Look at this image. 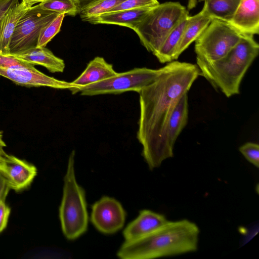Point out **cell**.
Masks as SVG:
<instances>
[{"mask_svg": "<svg viewBox=\"0 0 259 259\" xmlns=\"http://www.w3.org/2000/svg\"><path fill=\"white\" fill-rule=\"evenodd\" d=\"M25 1H26L29 4H30L32 6H33V5L34 4H37L38 3H41L43 1H44L45 0H25Z\"/></svg>", "mask_w": 259, "mask_h": 259, "instance_id": "cell-34", "label": "cell"}, {"mask_svg": "<svg viewBox=\"0 0 259 259\" xmlns=\"http://www.w3.org/2000/svg\"><path fill=\"white\" fill-rule=\"evenodd\" d=\"M0 75L16 84L28 87H47L68 90L76 87L72 82L59 80L42 73L33 65L16 69L0 68Z\"/></svg>", "mask_w": 259, "mask_h": 259, "instance_id": "cell-11", "label": "cell"}, {"mask_svg": "<svg viewBox=\"0 0 259 259\" xmlns=\"http://www.w3.org/2000/svg\"><path fill=\"white\" fill-rule=\"evenodd\" d=\"M59 14L44 10L38 4L29 8L15 28L9 46L10 55L36 47L40 30Z\"/></svg>", "mask_w": 259, "mask_h": 259, "instance_id": "cell-8", "label": "cell"}, {"mask_svg": "<svg viewBox=\"0 0 259 259\" xmlns=\"http://www.w3.org/2000/svg\"><path fill=\"white\" fill-rule=\"evenodd\" d=\"M151 8L108 12L92 19L93 24H104L125 26L134 30Z\"/></svg>", "mask_w": 259, "mask_h": 259, "instance_id": "cell-16", "label": "cell"}, {"mask_svg": "<svg viewBox=\"0 0 259 259\" xmlns=\"http://www.w3.org/2000/svg\"><path fill=\"white\" fill-rule=\"evenodd\" d=\"M163 67L154 69L147 67L135 68L117 73L106 79L83 87L69 89L72 94L80 93L83 96L102 94H119L133 91L138 93L144 88L155 81L161 74Z\"/></svg>", "mask_w": 259, "mask_h": 259, "instance_id": "cell-6", "label": "cell"}, {"mask_svg": "<svg viewBox=\"0 0 259 259\" xmlns=\"http://www.w3.org/2000/svg\"><path fill=\"white\" fill-rule=\"evenodd\" d=\"M19 4L18 0H0V19L10 8Z\"/></svg>", "mask_w": 259, "mask_h": 259, "instance_id": "cell-29", "label": "cell"}, {"mask_svg": "<svg viewBox=\"0 0 259 259\" xmlns=\"http://www.w3.org/2000/svg\"><path fill=\"white\" fill-rule=\"evenodd\" d=\"M199 76L196 64L174 60L166 63L159 76L138 93L140 116L137 138L150 169L173 157L165 143L167 123L176 105Z\"/></svg>", "mask_w": 259, "mask_h": 259, "instance_id": "cell-1", "label": "cell"}, {"mask_svg": "<svg viewBox=\"0 0 259 259\" xmlns=\"http://www.w3.org/2000/svg\"><path fill=\"white\" fill-rule=\"evenodd\" d=\"M188 119V98L185 94L173 110L168 120L166 132L165 143L169 153L174 156L175 142L187 123Z\"/></svg>", "mask_w": 259, "mask_h": 259, "instance_id": "cell-15", "label": "cell"}, {"mask_svg": "<svg viewBox=\"0 0 259 259\" xmlns=\"http://www.w3.org/2000/svg\"><path fill=\"white\" fill-rule=\"evenodd\" d=\"M77 5L79 13L84 8L98 0H73Z\"/></svg>", "mask_w": 259, "mask_h": 259, "instance_id": "cell-31", "label": "cell"}, {"mask_svg": "<svg viewBox=\"0 0 259 259\" xmlns=\"http://www.w3.org/2000/svg\"><path fill=\"white\" fill-rule=\"evenodd\" d=\"M202 13L211 19L228 22L232 17L241 0H204Z\"/></svg>", "mask_w": 259, "mask_h": 259, "instance_id": "cell-20", "label": "cell"}, {"mask_svg": "<svg viewBox=\"0 0 259 259\" xmlns=\"http://www.w3.org/2000/svg\"><path fill=\"white\" fill-rule=\"evenodd\" d=\"M65 15L59 14L40 31L37 47H46L48 43L59 32Z\"/></svg>", "mask_w": 259, "mask_h": 259, "instance_id": "cell-24", "label": "cell"}, {"mask_svg": "<svg viewBox=\"0 0 259 259\" xmlns=\"http://www.w3.org/2000/svg\"><path fill=\"white\" fill-rule=\"evenodd\" d=\"M159 4V3L157 0H126L113 8L109 12L143 8H151Z\"/></svg>", "mask_w": 259, "mask_h": 259, "instance_id": "cell-26", "label": "cell"}, {"mask_svg": "<svg viewBox=\"0 0 259 259\" xmlns=\"http://www.w3.org/2000/svg\"><path fill=\"white\" fill-rule=\"evenodd\" d=\"M189 15L178 2H167L152 7L134 29L141 44L154 55L168 34Z\"/></svg>", "mask_w": 259, "mask_h": 259, "instance_id": "cell-4", "label": "cell"}, {"mask_svg": "<svg viewBox=\"0 0 259 259\" xmlns=\"http://www.w3.org/2000/svg\"><path fill=\"white\" fill-rule=\"evenodd\" d=\"M117 72L112 64L97 56L90 61L82 72L72 82L76 87L92 84L115 75Z\"/></svg>", "mask_w": 259, "mask_h": 259, "instance_id": "cell-18", "label": "cell"}, {"mask_svg": "<svg viewBox=\"0 0 259 259\" xmlns=\"http://www.w3.org/2000/svg\"><path fill=\"white\" fill-rule=\"evenodd\" d=\"M189 15L168 34L158 51L154 55L161 63L174 61V55L188 22Z\"/></svg>", "mask_w": 259, "mask_h": 259, "instance_id": "cell-21", "label": "cell"}, {"mask_svg": "<svg viewBox=\"0 0 259 259\" xmlns=\"http://www.w3.org/2000/svg\"><path fill=\"white\" fill-rule=\"evenodd\" d=\"M211 20L201 11L194 16H189L187 23L174 55V60H177L181 54L198 38Z\"/></svg>", "mask_w": 259, "mask_h": 259, "instance_id": "cell-19", "label": "cell"}, {"mask_svg": "<svg viewBox=\"0 0 259 259\" xmlns=\"http://www.w3.org/2000/svg\"><path fill=\"white\" fill-rule=\"evenodd\" d=\"M38 5L44 10L64 13L67 16L74 17L79 14L78 7L73 0H45Z\"/></svg>", "mask_w": 259, "mask_h": 259, "instance_id": "cell-23", "label": "cell"}, {"mask_svg": "<svg viewBox=\"0 0 259 259\" xmlns=\"http://www.w3.org/2000/svg\"><path fill=\"white\" fill-rule=\"evenodd\" d=\"M238 32L259 34V0H241L232 18L227 22Z\"/></svg>", "mask_w": 259, "mask_h": 259, "instance_id": "cell-12", "label": "cell"}, {"mask_svg": "<svg viewBox=\"0 0 259 259\" xmlns=\"http://www.w3.org/2000/svg\"><path fill=\"white\" fill-rule=\"evenodd\" d=\"M199 233L198 226L188 220L168 221L144 237L125 241L117 256L122 259H151L194 252Z\"/></svg>", "mask_w": 259, "mask_h": 259, "instance_id": "cell-2", "label": "cell"}, {"mask_svg": "<svg viewBox=\"0 0 259 259\" xmlns=\"http://www.w3.org/2000/svg\"><path fill=\"white\" fill-rule=\"evenodd\" d=\"M5 147H6V144L3 140V132L0 131V158L7 154L4 150Z\"/></svg>", "mask_w": 259, "mask_h": 259, "instance_id": "cell-32", "label": "cell"}, {"mask_svg": "<svg viewBox=\"0 0 259 259\" xmlns=\"http://www.w3.org/2000/svg\"><path fill=\"white\" fill-rule=\"evenodd\" d=\"M126 0H98L80 12L79 15L83 21L89 22L98 16L110 11Z\"/></svg>", "mask_w": 259, "mask_h": 259, "instance_id": "cell-22", "label": "cell"}, {"mask_svg": "<svg viewBox=\"0 0 259 259\" xmlns=\"http://www.w3.org/2000/svg\"><path fill=\"white\" fill-rule=\"evenodd\" d=\"M10 188L0 174V202L5 200Z\"/></svg>", "mask_w": 259, "mask_h": 259, "instance_id": "cell-30", "label": "cell"}, {"mask_svg": "<svg viewBox=\"0 0 259 259\" xmlns=\"http://www.w3.org/2000/svg\"><path fill=\"white\" fill-rule=\"evenodd\" d=\"M35 66L26 62L19 60L16 57L9 55L0 54V68L5 69H16Z\"/></svg>", "mask_w": 259, "mask_h": 259, "instance_id": "cell-27", "label": "cell"}, {"mask_svg": "<svg viewBox=\"0 0 259 259\" xmlns=\"http://www.w3.org/2000/svg\"><path fill=\"white\" fill-rule=\"evenodd\" d=\"M243 35L227 22L212 19L195 41L196 59L205 62L220 59L238 44Z\"/></svg>", "mask_w": 259, "mask_h": 259, "instance_id": "cell-7", "label": "cell"}, {"mask_svg": "<svg viewBox=\"0 0 259 259\" xmlns=\"http://www.w3.org/2000/svg\"><path fill=\"white\" fill-rule=\"evenodd\" d=\"M31 64L40 65L50 72H63L65 64L63 59L56 56L46 47H35L22 53L11 55Z\"/></svg>", "mask_w": 259, "mask_h": 259, "instance_id": "cell-17", "label": "cell"}, {"mask_svg": "<svg viewBox=\"0 0 259 259\" xmlns=\"http://www.w3.org/2000/svg\"><path fill=\"white\" fill-rule=\"evenodd\" d=\"M32 7L25 0L10 8L0 19V54L10 55V44L15 28L22 16Z\"/></svg>", "mask_w": 259, "mask_h": 259, "instance_id": "cell-14", "label": "cell"}, {"mask_svg": "<svg viewBox=\"0 0 259 259\" xmlns=\"http://www.w3.org/2000/svg\"><path fill=\"white\" fill-rule=\"evenodd\" d=\"M0 174L10 189L20 192L30 185L37 169L25 160L7 154L0 158Z\"/></svg>", "mask_w": 259, "mask_h": 259, "instance_id": "cell-10", "label": "cell"}, {"mask_svg": "<svg viewBox=\"0 0 259 259\" xmlns=\"http://www.w3.org/2000/svg\"><path fill=\"white\" fill-rule=\"evenodd\" d=\"M204 0H188L187 8L188 10H191L196 8L198 4Z\"/></svg>", "mask_w": 259, "mask_h": 259, "instance_id": "cell-33", "label": "cell"}, {"mask_svg": "<svg viewBox=\"0 0 259 259\" xmlns=\"http://www.w3.org/2000/svg\"><path fill=\"white\" fill-rule=\"evenodd\" d=\"M259 45L253 35L244 34L225 56L212 62L196 59L200 75L229 98L240 93L245 73L258 56Z\"/></svg>", "mask_w": 259, "mask_h": 259, "instance_id": "cell-3", "label": "cell"}, {"mask_svg": "<svg viewBox=\"0 0 259 259\" xmlns=\"http://www.w3.org/2000/svg\"><path fill=\"white\" fill-rule=\"evenodd\" d=\"M165 216L150 210L144 209L123 231L125 241H132L146 236L168 222Z\"/></svg>", "mask_w": 259, "mask_h": 259, "instance_id": "cell-13", "label": "cell"}, {"mask_svg": "<svg viewBox=\"0 0 259 259\" xmlns=\"http://www.w3.org/2000/svg\"><path fill=\"white\" fill-rule=\"evenodd\" d=\"M126 213L116 199L104 196L92 206L91 221L94 226L104 234H112L121 229Z\"/></svg>", "mask_w": 259, "mask_h": 259, "instance_id": "cell-9", "label": "cell"}, {"mask_svg": "<svg viewBox=\"0 0 259 259\" xmlns=\"http://www.w3.org/2000/svg\"><path fill=\"white\" fill-rule=\"evenodd\" d=\"M74 157L75 152L72 151L68 159L59 208L62 230L69 240L75 239L82 235L87 231L88 224L85 193L76 180Z\"/></svg>", "mask_w": 259, "mask_h": 259, "instance_id": "cell-5", "label": "cell"}, {"mask_svg": "<svg viewBox=\"0 0 259 259\" xmlns=\"http://www.w3.org/2000/svg\"><path fill=\"white\" fill-rule=\"evenodd\" d=\"M239 151L254 166H259V146L257 144L247 142L239 147Z\"/></svg>", "mask_w": 259, "mask_h": 259, "instance_id": "cell-25", "label": "cell"}, {"mask_svg": "<svg viewBox=\"0 0 259 259\" xmlns=\"http://www.w3.org/2000/svg\"><path fill=\"white\" fill-rule=\"evenodd\" d=\"M11 212V208L8 206L5 200L0 202V233L7 227L9 218Z\"/></svg>", "mask_w": 259, "mask_h": 259, "instance_id": "cell-28", "label": "cell"}]
</instances>
